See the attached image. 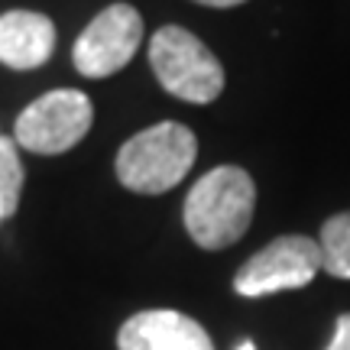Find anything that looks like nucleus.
<instances>
[{
	"label": "nucleus",
	"instance_id": "1a4fd4ad",
	"mask_svg": "<svg viewBox=\"0 0 350 350\" xmlns=\"http://www.w3.org/2000/svg\"><path fill=\"white\" fill-rule=\"evenodd\" d=\"M318 247H321V269L334 279H350V211L327 217Z\"/></svg>",
	"mask_w": 350,
	"mask_h": 350
},
{
	"label": "nucleus",
	"instance_id": "9d476101",
	"mask_svg": "<svg viewBox=\"0 0 350 350\" xmlns=\"http://www.w3.org/2000/svg\"><path fill=\"white\" fill-rule=\"evenodd\" d=\"M23 163H20V146L16 139L0 137V224L10 221L16 208H20V195H23Z\"/></svg>",
	"mask_w": 350,
	"mask_h": 350
},
{
	"label": "nucleus",
	"instance_id": "20e7f679",
	"mask_svg": "<svg viewBox=\"0 0 350 350\" xmlns=\"http://www.w3.org/2000/svg\"><path fill=\"white\" fill-rule=\"evenodd\" d=\"M91 124H94V107L85 91L55 88L49 94L36 98L16 117L13 139H16V146L29 152L59 156V152L78 146L88 137Z\"/></svg>",
	"mask_w": 350,
	"mask_h": 350
},
{
	"label": "nucleus",
	"instance_id": "f257e3e1",
	"mask_svg": "<svg viewBox=\"0 0 350 350\" xmlns=\"http://www.w3.org/2000/svg\"><path fill=\"white\" fill-rule=\"evenodd\" d=\"M256 185L240 165H217L191 185L182 208L188 237L201 250H224L237 243L253 221Z\"/></svg>",
	"mask_w": 350,
	"mask_h": 350
},
{
	"label": "nucleus",
	"instance_id": "f03ea898",
	"mask_svg": "<svg viewBox=\"0 0 350 350\" xmlns=\"http://www.w3.org/2000/svg\"><path fill=\"white\" fill-rule=\"evenodd\" d=\"M198 139L185 124L163 120L139 130L117 152V178L126 191L137 195H163L172 191L195 165Z\"/></svg>",
	"mask_w": 350,
	"mask_h": 350
},
{
	"label": "nucleus",
	"instance_id": "ddd939ff",
	"mask_svg": "<svg viewBox=\"0 0 350 350\" xmlns=\"http://www.w3.org/2000/svg\"><path fill=\"white\" fill-rule=\"evenodd\" d=\"M237 350H256V347H253V340H243V344H240Z\"/></svg>",
	"mask_w": 350,
	"mask_h": 350
},
{
	"label": "nucleus",
	"instance_id": "423d86ee",
	"mask_svg": "<svg viewBox=\"0 0 350 350\" xmlns=\"http://www.w3.org/2000/svg\"><path fill=\"white\" fill-rule=\"evenodd\" d=\"M143 42V16L130 3H111L81 29L72 62L85 78H107L120 72Z\"/></svg>",
	"mask_w": 350,
	"mask_h": 350
},
{
	"label": "nucleus",
	"instance_id": "7ed1b4c3",
	"mask_svg": "<svg viewBox=\"0 0 350 350\" xmlns=\"http://www.w3.org/2000/svg\"><path fill=\"white\" fill-rule=\"evenodd\" d=\"M150 65L159 85L178 100L211 104L224 91V65L182 26H163L150 39Z\"/></svg>",
	"mask_w": 350,
	"mask_h": 350
},
{
	"label": "nucleus",
	"instance_id": "0eeeda50",
	"mask_svg": "<svg viewBox=\"0 0 350 350\" xmlns=\"http://www.w3.org/2000/svg\"><path fill=\"white\" fill-rule=\"evenodd\" d=\"M117 350H214V344L195 318L172 308H150L120 325Z\"/></svg>",
	"mask_w": 350,
	"mask_h": 350
},
{
	"label": "nucleus",
	"instance_id": "6e6552de",
	"mask_svg": "<svg viewBox=\"0 0 350 350\" xmlns=\"http://www.w3.org/2000/svg\"><path fill=\"white\" fill-rule=\"evenodd\" d=\"M55 52V23L36 10H7L0 16V62L16 72L46 65Z\"/></svg>",
	"mask_w": 350,
	"mask_h": 350
},
{
	"label": "nucleus",
	"instance_id": "39448f33",
	"mask_svg": "<svg viewBox=\"0 0 350 350\" xmlns=\"http://www.w3.org/2000/svg\"><path fill=\"white\" fill-rule=\"evenodd\" d=\"M321 273V247L305 234H286L253 253L234 275V292L243 299H262L275 292L305 288Z\"/></svg>",
	"mask_w": 350,
	"mask_h": 350
},
{
	"label": "nucleus",
	"instance_id": "f8f14e48",
	"mask_svg": "<svg viewBox=\"0 0 350 350\" xmlns=\"http://www.w3.org/2000/svg\"><path fill=\"white\" fill-rule=\"evenodd\" d=\"M195 3H201V7H237V3H247V0H195Z\"/></svg>",
	"mask_w": 350,
	"mask_h": 350
},
{
	"label": "nucleus",
	"instance_id": "9b49d317",
	"mask_svg": "<svg viewBox=\"0 0 350 350\" xmlns=\"http://www.w3.org/2000/svg\"><path fill=\"white\" fill-rule=\"evenodd\" d=\"M325 350H350V312L340 314L338 325H334V338Z\"/></svg>",
	"mask_w": 350,
	"mask_h": 350
}]
</instances>
